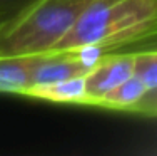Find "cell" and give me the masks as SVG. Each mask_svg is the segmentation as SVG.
<instances>
[{"label": "cell", "instance_id": "5", "mask_svg": "<svg viewBox=\"0 0 157 156\" xmlns=\"http://www.w3.org/2000/svg\"><path fill=\"white\" fill-rule=\"evenodd\" d=\"M27 98L40 99L57 104H84L85 106V76L70 77V79L57 81V82L39 84L25 92Z\"/></svg>", "mask_w": 157, "mask_h": 156}, {"label": "cell", "instance_id": "7", "mask_svg": "<svg viewBox=\"0 0 157 156\" xmlns=\"http://www.w3.org/2000/svg\"><path fill=\"white\" fill-rule=\"evenodd\" d=\"M136 52V67L134 74L145 84L147 91L157 87V47L134 49Z\"/></svg>", "mask_w": 157, "mask_h": 156}, {"label": "cell", "instance_id": "9", "mask_svg": "<svg viewBox=\"0 0 157 156\" xmlns=\"http://www.w3.org/2000/svg\"><path fill=\"white\" fill-rule=\"evenodd\" d=\"M32 0H0V22L7 20Z\"/></svg>", "mask_w": 157, "mask_h": 156}, {"label": "cell", "instance_id": "4", "mask_svg": "<svg viewBox=\"0 0 157 156\" xmlns=\"http://www.w3.org/2000/svg\"><path fill=\"white\" fill-rule=\"evenodd\" d=\"M33 55H0V94H18L32 87Z\"/></svg>", "mask_w": 157, "mask_h": 156}, {"label": "cell", "instance_id": "2", "mask_svg": "<svg viewBox=\"0 0 157 156\" xmlns=\"http://www.w3.org/2000/svg\"><path fill=\"white\" fill-rule=\"evenodd\" d=\"M92 0H32L0 24V55L52 52Z\"/></svg>", "mask_w": 157, "mask_h": 156}, {"label": "cell", "instance_id": "3", "mask_svg": "<svg viewBox=\"0 0 157 156\" xmlns=\"http://www.w3.org/2000/svg\"><path fill=\"white\" fill-rule=\"evenodd\" d=\"M136 52L130 50H107L92 64L85 74V106H92L100 96L121 86L134 76Z\"/></svg>", "mask_w": 157, "mask_h": 156}, {"label": "cell", "instance_id": "12", "mask_svg": "<svg viewBox=\"0 0 157 156\" xmlns=\"http://www.w3.org/2000/svg\"><path fill=\"white\" fill-rule=\"evenodd\" d=\"M0 24H2V22H0Z\"/></svg>", "mask_w": 157, "mask_h": 156}, {"label": "cell", "instance_id": "8", "mask_svg": "<svg viewBox=\"0 0 157 156\" xmlns=\"http://www.w3.org/2000/svg\"><path fill=\"white\" fill-rule=\"evenodd\" d=\"M155 113H157V87L145 92L140 102L132 111V114H142V116H151V118H154Z\"/></svg>", "mask_w": 157, "mask_h": 156}, {"label": "cell", "instance_id": "10", "mask_svg": "<svg viewBox=\"0 0 157 156\" xmlns=\"http://www.w3.org/2000/svg\"><path fill=\"white\" fill-rule=\"evenodd\" d=\"M144 47H157V30H154L151 35H147L145 39H142L140 42H137L136 46L129 47V49H144Z\"/></svg>", "mask_w": 157, "mask_h": 156}, {"label": "cell", "instance_id": "1", "mask_svg": "<svg viewBox=\"0 0 157 156\" xmlns=\"http://www.w3.org/2000/svg\"><path fill=\"white\" fill-rule=\"evenodd\" d=\"M157 30V0H92L52 52L129 49Z\"/></svg>", "mask_w": 157, "mask_h": 156}, {"label": "cell", "instance_id": "6", "mask_svg": "<svg viewBox=\"0 0 157 156\" xmlns=\"http://www.w3.org/2000/svg\"><path fill=\"white\" fill-rule=\"evenodd\" d=\"M147 92V87L139 77L134 74L121 86L114 87L112 91L105 92L100 96L97 101L92 104L95 107H104V109H112V111H125V113H132L136 106L140 102L144 94Z\"/></svg>", "mask_w": 157, "mask_h": 156}, {"label": "cell", "instance_id": "11", "mask_svg": "<svg viewBox=\"0 0 157 156\" xmlns=\"http://www.w3.org/2000/svg\"><path fill=\"white\" fill-rule=\"evenodd\" d=\"M154 118H157V113H155V116H154Z\"/></svg>", "mask_w": 157, "mask_h": 156}]
</instances>
